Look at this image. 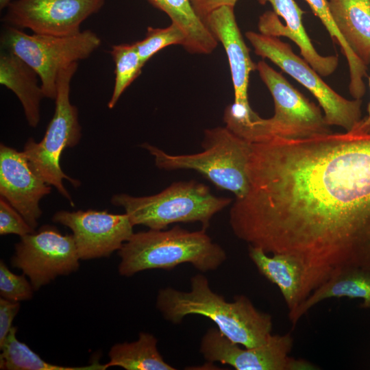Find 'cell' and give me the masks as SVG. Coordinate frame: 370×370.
<instances>
[{"label": "cell", "instance_id": "27", "mask_svg": "<svg viewBox=\"0 0 370 370\" xmlns=\"http://www.w3.org/2000/svg\"><path fill=\"white\" fill-rule=\"evenodd\" d=\"M25 274L12 273L3 260L0 262V295L1 297L20 302L30 299L34 290Z\"/></svg>", "mask_w": 370, "mask_h": 370}, {"label": "cell", "instance_id": "4", "mask_svg": "<svg viewBox=\"0 0 370 370\" xmlns=\"http://www.w3.org/2000/svg\"><path fill=\"white\" fill-rule=\"evenodd\" d=\"M256 70L274 102V114L263 119L256 112L236 121L233 132L250 143L272 137L304 138L331 133L320 108L311 102L265 61Z\"/></svg>", "mask_w": 370, "mask_h": 370}, {"label": "cell", "instance_id": "17", "mask_svg": "<svg viewBox=\"0 0 370 370\" xmlns=\"http://www.w3.org/2000/svg\"><path fill=\"white\" fill-rule=\"evenodd\" d=\"M204 23L227 56L236 103H249L248 85L250 73L256 70L236 23L234 7L222 6L212 11Z\"/></svg>", "mask_w": 370, "mask_h": 370}, {"label": "cell", "instance_id": "1", "mask_svg": "<svg viewBox=\"0 0 370 370\" xmlns=\"http://www.w3.org/2000/svg\"><path fill=\"white\" fill-rule=\"evenodd\" d=\"M247 171L229 223L249 246L294 256L328 280L370 245V134L267 138L251 143Z\"/></svg>", "mask_w": 370, "mask_h": 370}, {"label": "cell", "instance_id": "7", "mask_svg": "<svg viewBox=\"0 0 370 370\" xmlns=\"http://www.w3.org/2000/svg\"><path fill=\"white\" fill-rule=\"evenodd\" d=\"M77 68L78 62H75L59 72L56 82L55 112L44 137L40 142L29 138L23 151L34 173L54 186L72 206L74 203L64 186L63 180L70 182L75 187L80 186V182L63 172L60 159L64 149L76 146L82 137L78 110L70 101L71 82Z\"/></svg>", "mask_w": 370, "mask_h": 370}, {"label": "cell", "instance_id": "21", "mask_svg": "<svg viewBox=\"0 0 370 370\" xmlns=\"http://www.w3.org/2000/svg\"><path fill=\"white\" fill-rule=\"evenodd\" d=\"M153 7L166 14L171 23L185 34L182 46L190 53L210 54L218 41L204 21L195 13L190 0H147Z\"/></svg>", "mask_w": 370, "mask_h": 370}, {"label": "cell", "instance_id": "32", "mask_svg": "<svg viewBox=\"0 0 370 370\" xmlns=\"http://www.w3.org/2000/svg\"><path fill=\"white\" fill-rule=\"evenodd\" d=\"M361 270H363L370 273V254H369L367 258L363 264Z\"/></svg>", "mask_w": 370, "mask_h": 370}, {"label": "cell", "instance_id": "5", "mask_svg": "<svg viewBox=\"0 0 370 370\" xmlns=\"http://www.w3.org/2000/svg\"><path fill=\"white\" fill-rule=\"evenodd\" d=\"M201 145L203 151L183 155L167 153L146 143L141 147L153 156L160 169L196 171L219 188L232 192L236 198L243 197L249 187L247 165L251 143L225 126L205 130Z\"/></svg>", "mask_w": 370, "mask_h": 370}, {"label": "cell", "instance_id": "8", "mask_svg": "<svg viewBox=\"0 0 370 370\" xmlns=\"http://www.w3.org/2000/svg\"><path fill=\"white\" fill-rule=\"evenodd\" d=\"M1 49L16 55L38 75L47 98L55 99L59 72L70 64L88 58L101 43L86 29L68 36L28 34L5 25L1 34Z\"/></svg>", "mask_w": 370, "mask_h": 370}, {"label": "cell", "instance_id": "3", "mask_svg": "<svg viewBox=\"0 0 370 370\" xmlns=\"http://www.w3.org/2000/svg\"><path fill=\"white\" fill-rule=\"evenodd\" d=\"M121 275L130 277L149 269L170 270L184 263L201 272L214 271L227 259L223 248L206 230L190 232L180 225L132 235L118 251Z\"/></svg>", "mask_w": 370, "mask_h": 370}, {"label": "cell", "instance_id": "28", "mask_svg": "<svg viewBox=\"0 0 370 370\" xmlns=\"http://www.w3.org/2000/svg\"><path fill=\"white\" fill-rule=\"evenodd\" d=\"M31 227L20 212L5 199L0 197V234H16L22 237L33 233Z\"/></svg>", "mask_w": 370, "mask_h": 370}, {"label": "cell", "instance_id": "10", "mask_svg": "<svg viewBox=\"0 0 370 370\" xmlns=\"http://www.w3.org/2000/svg\"><path fill=\"white\" fill-rule=\"evenodd\" d=\"M20 238L11 265L27 277L35 291L79 269L80 258L72 234L63 235L56 227L44 225Z\"/></svg>", "mask_w": 370, "mask_h": 370}, {"label": "cell", "instance_id": "22", "mask_svg": "<svg viewBox=\"0 0 370 370\" xmlns=\"http://www.w3.org/2000/svg\"><path fill=\"white\" fill-rule=\"evenodd\" d=\"M107 369L120 367L125 370H175L165 362L158 349V339L151 334L140 332L136 341L116 343L108 353Z\"/></svg>", "mask_w": 370, "mask_h": 370}, {"label": "cell", "instance_id": "31", "mask_svg": "<svg viewBox=\"0 0 370 370\" xmlns=\"http://www.w3.org/2000/svg\"><path fill=\"white\" fill-rule=\"evenodd\" d=\"M370 88V77L369 79ZM356 134H370V101L367 108V115L362 119L360 122L350 132Z\"/></svg>", "mask_w": 370, "mask_h": 370}, {"label": "cell", "instance_id": "19", "mask_svg": "<svg viewBox=\"0 0 370 370\" xmlns=\"http://www.w3.org/2000/svg\"><path fill=\"white\" fill-rule=\"evenodd\" d=\"M340 34L354 53L366 66L370 64L369 0H327Z\"/></svg>", "mask_w": 370, "mask_h": 370}, {"label": "cell", "instance_id": "14", "mask_svg": "<svg viewBox=\"0 0 370 370\" xmlns=\"http://www.w3.org/2000/svg\"><path fill=\"white\" fill-rule=\"evenodd\" d=\"M51 185L32 169L23 151L0 145V195L34 229L42 215L40 201L51 192Z\"/></svg>", "mask_w": 370, "mask_h": 370}, {"label": "cell", "instance_id": "15", "mask_svg": "<svg viewBox=\"0 0 370 370\" xmlns=\"http://www.w3.org/2000/svg\"><path fill=\"white\" fill-rule=\"evenodd\" d=\"M248 252L260 273L279 288L289 312L326 281L318 271L294 256H269L262 249L253 246H249Z\"/></svg>", "mask_w": 370, "mask_h": 370}, {"label": "cell", "instance_id": "33", "mask_svg": "<svg viewBox=\"0 0 370 370\" xmlns=\"http://www.w3.org/2000/svg\"><path fill=\"white\" fill-rule=\"evenodd\" d=\"M11 1V0H0V9L3 10L6 8Z\"/></svg>", "mask_w": 370, "mask_h": 370}, {"label": "cell", "instance_id": "23", "mask_svg": "<svg viewBox=\"0 0 370 370\" xmlns=\"http://www.w3.org/2000/svg\"><path fill=\"white\" fill-rule=\"evenodd\" d=\"M16 327H12L0 346V369L6 370H105L106 364L98 361L83 367H66L49 363L42 360L25 343L16 338Z\"/></svg>", "mask_w": 370, "mask_h": 370}, {"label": "cell", "instance_id": "11", "mask_svg": "<svg viewBox=\"0 0 370 370\" xmlns=\"http://www.w3.org/2000/svg\"><path fill=\"white\" fill-rule=\"evenodd\" d=\"M104 3L105 0H15L6 7L3 21L34 34L72 36L80 32L82 23Z\"/></svg>", "mask_w": 370, "mask_h": 370}, {"label": "cell", "instance_id": "30", "mask_svg": "<svg viewBox=\"0 0 370 370\" xmlns=\"http://www.w3.org/2000/svg\"><path fill=\"white\" fill-rule=\"evenodd\" d=\"M238 0H190L197 15L203 21L214 10L222 6H235Z\"/></svg>", "mask_w": 370, "mask_h": 370}, {"label": "cell", "instance_id": "13", "mask_svg": "<svg viewBox=\"0 0 370 370\" xmlns=\"http://www.w3.org/2000/svg\"><path fill=\"white\" fill-rule=\"evenodd\" d=\"M293 344L291 333L271 334L264 343L243 349L217 328H210L201 338L199 352L208 362L229 365L236 370H293L295 358L288 356Z\"/></svg>", "mask_w": 370, "mask_h": 370}, {"label": "cell", "instance_id": "2", "mask_svg": "<svg viewBox=\"0 0 370 370\" xmlns=\"http://www.w3.org/2000/svg\"><path fill=\"white\" fill-rule=\"evenodd\" d=\"M190 284L189 291L172 287L158 291L156 307L164 319L180 324L188 315H201L211 319L231 341L245 347L267 341L271 334L272 317L258 310L247 297L237 295L227 301L210 288L208 278L202 274L193 276Z\"/></svg>", "mask_w": 370, "mask_h": 370}, {"label": "cell", "instance_id": "16", "mask_svg": "<svg viewBox=\"0 0 370 370\" xmlns=\"http://www.w3.org/2000/svg\"><path fill=\"white\" fill-rule=\"evenodd\" d=\"M269 2L273 12L267 11L258 21L260 33L275 37L284 36L294 42L304 59L321 76L332 74L338 64V56H323L314 49L302 22L304 12L294 0H257Z\"/></svg>", "mask_w": 370, "mask_h": 370}, {"label": "cell", "instance_id": "12", "mask_svg": "<svg viewBox=\"0 0 370 370\" xmlns=\"http://www.w3.org/2000/svg\"><path fill=\"white\" fill-rule=\"evenodd\" d=\"M52 220L71 229L80 260L108 257L134 234V225L126 213L60 210Z\"/></svg>", "mask_w": 370, "mask_h": 370}, {"label": "cell", "instance_id": "6", "mask_svg": "<svg viewBox=\"0 0 370 370\" xmlns=\"http://www.w3.org/2000/svg\"><path fill=\"white\" fill-rule=\"evenodd\" d=\"M231 202L230 198L217 197L208 186L195 180L173 183L153 195L121 193L111 198L113 205L125 210L134 226L142 225L151 230H164L180 222H199L206 230L214 215Z\"/></svg>", "mask_w": 370, "mask_h": 370}, {"label": "cell", "instance_id": "34", "mask_svg": "<svg viewBox=\"0 0 370 370\" xmlns=\"http://www.w3.org/2000/svg\"><path fill=\"white\" fill-rule=\"evenodd\" d=\"M369 1H370V0H369Z\"/></svg>", "mask_w": 370, "mask_h": 370}, {"label": "cell", "instance_id": "9", "mask_svg": "<svg viewBox=\"0 0 370 370\" xmlns=\"http://www.w3.org/2000/svg\"><path fill=\"white\" fill-rule=\"evenodd\" d=\"M245 36L256 55L269 59L312 94L322 108L328 125L350 132L362 119L361 99L349 100L338 94L288 43L278 37L252 31L247 32Z\"/></svg>", "mask_w": 370, "mask_h": 370}, {"label": "cell", "instance_id": "24", "mask_svg": "<svg viewBox=\"0 0 370 370\" xmlns=\"http://www.w3.org/2000/svg\"><path fill=\"white\" fill-rule=\"evenodd\" d=\"M115 64V82L108 107L112 109L126 88L140 75L144 66L134 43L112 46Z\"/></svg>", "mask_w": 370, "mask_h": 370}, {"label": "cell", "instance_id": "18", "mask_svg": "<svg viewBox=\"0 0 370 370\" xmlns=\"http://www.w3.org/2000/svg\"><path fill=\"white\" fill-rule=\"evenodd\" d=\"M37 73L10 51L0 53V83L12 90L21 101L29 126L36 127L40 119V105L45 97Z\"/></svg>", "mask_w": 370, "mask_h": 370}, {"label": "cell", "instance_id": "20", "mask_svg": "<svg viewBox=\"0 0 370 370\" xmlns=\"http://www.w3.org/2000/svg\"><path fill=\"white\" fill-rule=\"evenodd\" d=\"M332 297L362 299L360 307L370 308V273L352 267L336 270L297 308L288 312L289 320L295 325L312 307Z\"/></svg>", "mask_w": 370, "mask_h": 370}, {"label": "cell", "instance_id": "29", "mask_svg": "<svg viewBox=\"0 0 370 370\" xmlns=\"http://www.w3.org/2000/svg\"><path fill=\"white\" fill-rule=\"evenodd\" d=\"M19 309V302L0 298V346L13 327L12 321Z\"/></svg>", "mask_w": 370, "mask_h": 370}, {"label": "cell", "instance_id": "26", "mask_svg": "<svg viewBox=\"0 0 370 370\" xmlns=\"http://www.w3.org/2000/svg\"><path fill=\"white\" fill-rule=\"evenodd\" d=\"M186 40L185 34L177 25L172 23L164 28H147L145 37L134 42L143 64L161 49L173 45L183 46Z\"/></svg>", "mask_w": 370, "mask_h": 370}, {"label": "cell", "instance_id": "25", "mask_svg": "<svg viewBox=\"0 0 370 370\" xmlns=\"http://www.w3.org/2000/svg\"><path fill=\"white\" fill-rule=\"evenodd\" d=\"M305 1L325 26L332 40L340 46L343 54L345 56L349 71V87L353 89L363 87L364 78L367 77V66L354 55L340 34L332 18L327 0Z\"/></svg>", "mask_w": 370, "mask_h": 370}]
</instances>
